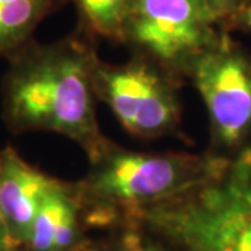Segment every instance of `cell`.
Instances as JSON below:
<instances>
[{"instance_id": "7c38bea8", "label": "cell", "mask_w": 251, "mask_h": 251, "mask_svg": "<svg viewBox=\"0 0 251 251\" xmlns=\"http://www.w3.org/2000/svg\"><path fill=\"white\" fill-rule=\"evenodd\" d=\"M0 251H20L10 236L9 229L1 216V212H0Z\"/></svg>"}, {"instance_id": "ba28073f", "label": "cell", "mask_w": 251, "mask_h": 251, "mask_svg": "<svg viewBox=\"0 0 251 251\" xmlns=\"http://www.w3.org/2000/svg\"><path fill=\"white\" fill-rule=\"evenodd\" d=\"M81 204L74 183L54 179L41 202L23 251H77Z\"/></svg>"}, {"instance_id": "52a82bcc", "label": "cell", "mask_w": 251, "mask_h": 251, "mask_svg": "<svg viewBox=\"0 0 251 251\" xmlns=\"http://www.w3.org/2000/svg\"><path fill=\"white\" fill-rule=\"evenodd\" d=\"M53 181L54 177L28 163L11 145L0 150V212L20 251Z\"/></svg>"}, {"instance_id": "6da1fadb", "label": "cell", "mask_w": 251, "mask_h": 251, "mask_svg": "<svg viewBox=\"0 0 251 251\" xmlns=\"http://www.w3.org/2000/svg\"><path fill=\"white\" fill-rule=\"evenodd\" d=\"M95 41L78 34L41 45L28 42L9 57L3 117L11 131H50L77 143L92 161L109 144L95 113Z\"/></svg>"}, {"instance_id": "30bf717a", "label": "cell", "mask_w": 251, "mask_h": 251, "mask_svg": "<svg viewBox=\"0 0 251 251\" xmlns=\"http://www.w3.org/2000/svg\"><path fill=\"white\" fill-rule=\"evenodd\" d=\"M78 31L92 41L106 39L122 44L126 16L131 0H73Z\"/></svg>"}, {"instance_id": "5bb4252c", "label": "cell", "mask_w": 251, "mask_h": 251, "mask_svg": "<svg viewBox=\"0 0 251 251\" xmlns=\"http://www.w3.org/2000/svg\"><path fill=\"white\" fill-rule=\"evenodd\" d=\"M143 251H169L165 246H162L161 243H153V242H145L144 239Z\"/></svg>"}, {"instance_id": "9c48e42d", "label": "cell", "mask_w": 251, "mask_h": 251, "mask_svg": "<svg viewBox=\"0 0 251 251\" xmlns=\"http://www.w3.org/2000/svg\"><path fill=\"white\" fill-rule=\"evenodd\" d=\"M67 0H0V57H11L32 41L36 27Z\"/></svg>"}, {"instance_id": "3957f363", "label": "cell", "mask_w": 251, "mask_h": 251, "mask_svg": "<svg viewBox=\"0 0 251 251\" xmlns=\"http://www.w3.org/2000/svg\"><path fill=\"white\" fill-rule=\"evenodd\" d=\"M222 161L212 152H135L110 143L74 187L87 222L110 225L125 214L171 198L208 177Z\"/></svg>"}, {"instance_id": "4fadbf2b", "label": "cell", "mask_w": 251, "mask_h": 251, "mask_svg": "<svg viewBox=\"0 0 251 251\" xmlns=\"http://www.w3.org/2000/svg\"><path fill=\"white\" fill-rule=\"evenodd\" d=\"M232 28H240L243 31L251 32V1L239 13V16L234 18L230 29Z\"/></svg>"}, {"instance_id": "7a4b0ae2", "label": "cell", "mask_w": 251, "mask_h": 251, "mask_svg": "<svg viewBox=\"0 0 251 251\" xmlns=\"http://www.w3.org/2000/svg\"><path fill=\"white\" fill-rule=\"evenodd\" d=\"M122 219L175 251H251V141L201 183Z\"/></svg>"}, {"instance_id": "8992f818", "label": "cell", "mask_w": 251, "mask_h": 251, "mask_svg": "<svg viewBox=\"0 0 251 251\" xmlns=\"http://www.w3.org/2000/svg\"><path fill=\"white\" fill-rule=\"evenodd\" d=\"M190 80L205 103L212 151L230 156L251 141V57L224 31L201 54Z\"/></svg>"}, {"instance_id": "8fae6325", "label": "cell", "mask_w": 251, "mask_h": 251, "mask_svg": "<svg viewBox=\"0 0 251 251\" xmlns=\"http://www.w3.org/2000/svg\"><path fill=\"white\" fill-rule=\"evenodd\" d=\"M219 25L229 31L233 20L251 0H204Z\"/></svg>"}, {"instance_id": "277c9868", "label": "cell", "mask_w": 251, "mask_h": 251, "mask_svg": "<svg viewBox=\"0 0 251 251\" xmlns=\"http://www.w3.org/2000/svg\"><path fill=\"white\" fill-rule=\"evenodd\" d=\"M224 31L204 0H131L122 44L181 84Z\"/></svg>"}, {"instance_id": "5b68a950", "label": "cell", "mask_w": 251, "mask_h": 251, "mask_svg": "<svg viewBox=\"0 0 251 251\" xmlns=\"http://www.w3.org/2000/svg\"><path fill=\"white\" fill-rule=\"evenodd\" d=\"M95 97L106 103L130 134L158 138L180 133V82L141 57L92 69Z\"/></svg>"}]
</instances>
